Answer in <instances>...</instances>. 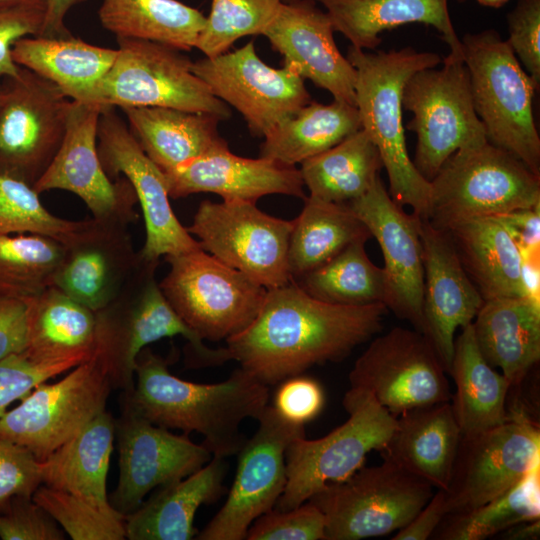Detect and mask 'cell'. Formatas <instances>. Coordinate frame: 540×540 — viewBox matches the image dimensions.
<instances>
[{"mask_svg":"<svg viewBox=\"0 0 540 540\" xmlns=\"http://www.w3.org/2000/svg\"><path fill=\"white\" fill-rule=\"evenodd\" d=\"M300 164L309 196L339 204L366 193L383 167L377 147L363 129Z\"/></svg>","mask_w":540,"mask_h":540,"instance_id":"cell-40","label":"cell"},{"mask_svg":"<svg viewBox=\"0 0 540 540\" xmlns=\"http://www.w3.org/2000/svg\"><path fill=\"white\" fill-rule=\"evenodd\" d=\"M71 99L53 83L20 67L0 94V173L33 187L62 143Z\"/></svg>","mask_w":540,"mask_h":540,"instance_id":"cell-14","label":"cell"},{"mask_svg":"<svg viewBox=\"0 0 540 540\" xmlns=\"http://www.w3.org/2000/svg\"><path fill=\"white\" fill-rule=\"evenodd\" d=\"M2 540H63L64 531L32 497L17 496L0 508Z\"/></svg>","mask_w":540,"mask_h":540,"instance_id":"cell-50","label":"cell"},{"mask_svg":"<svg viewBox=\"0 0 540 540\" xmlns=\"http://www.w3.org/2000/svg\"><path fill=\"white\" fill-rule=\"evenodd\" d=\"M119 452V480L108 495L113 508L127 515L136 510L154 488L183 479L212 458L188 434H174L122 406L115 420Z\"/></svg>","mask_w":540,"mask_h":540,"instance_id":"cell-21","label":"cell"},{"mask_svg":"<svg viewBox=\"0 0 540 540\" xmlns=\"http://www.w3.org/2000/svg\"><path fill=\"white\" fill-rule=\"evenodd\" d=\"M114 439L115 419L104 410L41 461L42 484L104 511H117L109 502L106 485Z\"/></svg>","mask_w":540,"mask_h":540,"instance_id":"cell-33","label":"cell"},{"mask_svg":"<svg viewBox=\"0 0 540 540\" xmlns=\"http://www.w3.org/2000/svg\"><path fill=\"white\" fill-rule=\"evenodd\" d=\"M41 484V461L28 448L0 436V508L14 497H32Z\"/></svg>","mask_w":540,"mask_h":540,"instance_id":"cell-51","label":"cell"},{"mask_svg":"<svg viewBox=\"0 0 540 540\" xmlns=\"http://www.w3.org/2000/svg\"><path fill=\"white\" fill-rule=\"evenodd\" d=\"M433 488L384 459L326 485L308 501L325 517V540H360L403 528L430 500Z\"/></svg>","mask_w":540,"mask_h":540,"instance_id":"cell-9","label":"cell"},{"mask_svg":"<svg viewBox=\"0 0 540 540\" xmlns=\"http://www.w3.org/2000/svg\"><path fill=\"white\" fill-rule=\"evenodd\" d=\"M170 198L210 192L223 200L256 202L269 194L305 199L300 170L275 160L237 156L228 147L213 150L164 173Z\"/></svg>","mask_w":540,"mask_h":540,"instance_id":"cell-26","label":"cell"},{"mask_svg":"<svg viewBox=\"0 0 540 540\" xmlns=\"http://www.w3.org/2000/svg\"><path fill=\"white\" fill-rule=\"evenodd\" d=\"M324 390L315 379L299 374L280 382L273 407L285 419L305 425L322 411Z\"/></svg>","mask_w":540,"mask_h":540,"instance_id":"cell-53","label":"cell"},{"mask_svg":"<svg viewBox=\"0 0 540 540\" xmlns=\"http://www.w3.org/2000/svg\"><path fill=\"white\" fill-rule=\"evenodd\" d=\"M366 225L384 258L382 303L415 330L423 329L424 266L419 216L393 201L380 176L370 189L345 203Z\"/></svg>","mask_w":540,"mask_h":540,"instance_id":"cell-22","label":"cell"},{"mask_svg":"<svg viewBox=\"0 0 540 540\" xmlns=\"http://www.w3.org/2000/svg\"><path fill=\"white\" fill-rule=\"evenodd\" d=\"M44 17L45 0L0 2V79L18 75L12 48L21 38L39 35Z\"/></svg>","mask_w":540,"mask_h":540,"instance_id":"cell-49","label":"cell"},{"mask_svg":"<svg viewBox=\"0 0 540 540\" xmlns=\"http://www.w3.org/2000/svg\"><path fill=\"white\" fill-rule=\"evenodd\" d=\"M127 224L86 220L68 245L53 286L98 312L125 290L140 263Z\"/></svg>","mask_w":540,"mask_h":540,"instance_id":"cell-24","label":"cell"},{"mask_svg":"<svg viewBox=\"0 0 540 540\" xmlns=\"http://www.w3.org/2000/svg\"><path fill=\"white\" fill-rule=\"evenodd\" d=\"M330 18L334 31L351 46L373 50L382 32L404 24L420 23L437 30L450 56L463 60L461 40L452 23L448 0H314Z\"/></svg>","mask_w":540,"mask_h":540,"instance_id":"cell-31","label":"cell"},{"mask_svg":"<svg viewBox=\"0 0 540 540\" xmlns=\"http://www.w3.org/2000/svg\"><path fill=\"white\" fill-rule=\"evenodd\" d=\"M192 71L215 97L241 113L254 136L264 137L312 101L304 79L285 66H268L252 41L195 61Z\"/></svg>","mask_w":540,"mask_h":540,"instance_id":"cell-18","label":"cell"},{"mask_svg":"<svg viewBox=\"0 0 540 540\" xmlns=\"http://www.w3.org/2000/svg\"><path fill=\"white\" fill-rule=\"evenodd\" d=\"M539 519L516 524L502 532L505 539H535L539 536Z\"/></svg>","mask_w":540,"mask_h":540,"instance_id":"cell-58","label":"cell"},{"mask_svg":"<svg viewBox=\"0 0 540 540\" xmlns=\"http://www.w3.org/2000/svg\"><path fill=\"white\" fill-rule=\"evenodd\" d=\"M382 303L343 306L308 295L295 282L267 290L250 325L226 340L230 359L267 386L314 365L345 359L381 332Z\"/></svg>","mask_w":540,"mask_h":540,"instance_id":"cell-1","label":"cell"},{"mask_svg":"<svg viewBox=\"0 0 540 540\" xmlns=\"http://www.w3.org/2000/svg\"><path fill=\"white\" fill-rule=\"evenodd\" d=\"M446 371L420 331L394 327L371 341L349 373L350 388L370 393L391 415L451 401Z\"/></svg>","mask_w":540,"mask_h":540,"instance_id":"cell-17","label":"cell"},{"mask_svg":"<svg viewBox=\"0 0 540 540\" xmlns=\"http://www.w3.org/2000/svg\"><path fill=\"white\" fill-rule=\"evenodd\" d=\"M372 237L366 225L345 204L311 196L293 220L288 246V269L297 280L328 262L348 245Z\"/></svg>","mask_w":540,"mask_h":540,"instance_id":"cell-38","label":"cell"},{"mask_svg":"<svg viewBox=\"0 0 540 540\" xmlns=\"http://www.w3.org/2000/svg\"><path fill=\"white\" fill-rule=\"evenodd\" d=\"M293 220L261 211L252 201L204 200L186 230L202 250L267 290L291 281L288 246Z\"/></svg>","mask_w":540,"mask_h":540,"instance_id":"cell-13","label":"cell"},{"mask_svg":"<svg viewBox=\"0 0 540 540\" xmlns=\"http://www.w3.org/2000/svg\"><path fill=\"white\" fill-rule=\"evenodd\" d=\"M506 228L520 249L523 258L538 252L540 234V206L515 209L495 216Z\"/></svg>","mask_w":540,"mask_h":540,"instance_id":"cell-55","label":"cell"},{"mask_svg":"<svg viewBox=\"0 0 540 540\" xmlns=\"http://www.w3.org/2000/svg\"><path fill=\"white\" fill-rule=\"evenodd\" d=\"M82 362L79 359L41 361L30 357L25 351L0 360V417L12 402L23 399L37 385Z\"/></svg>","mask_w":540,"mask_h":540,"instance_id":"cell-47","label":"cell"},{"mask_svg":"<svg viewBox=\"0 0 540 540\" xmlns=\"http://www.w3.org/2000/svg\"><path fill=\"white\" fill-rule=\"evenodd\" d=\"M116 58L85 103L102 107L159 106L224 120L231 110L192 71L180 50L158 42L116 38Z\"/></svg>","mask_w":540,"mask_h":540,"instance_id":"cell-8","label":"cell"},{"mask_svg":"<svg viewBox=\"0 0 540 540\" xmlns=\"http://www.w3.org/2000/svg\"><path fill=\"white\" fill-rule=\"evenodd\" d=\"M255 434L236 454L237 468L223 506L197 533L198 540H243L252 523L274 509L286 481L285 453L305 425L282 417L267 405Z\"/></svg>","mask_w":540,"mask_h":540,"instance_id":"cell-16","label":"cell"},{"mask_svg":"<svg viewBox=\"0 0 540 540\" xmlns=\"http://www.w3.org/2000/svg\"><path fill=\"white\" fill-rule=\"evenodd\" d=\"M509 0H476V2L484 7L500 8L504 6Z\"/></svg>","mask_w":540,"mask_h":540,"instance_id":"cell-59","label":"cell"},{"mask_svg":"<svg viewBox=\"0 0 540 540\" xmlns=\"http://www.w3.org/2000/svg\"><path fill=\"white\" fill-rule=\"evenodd\" d=\"M460 40L486 140L540 176V137L532 106L540 89L496 30L467 33Z\"/></svg>","mask_w":540,"mask_h":540,"instance_id":"cell-5","label":"cell"},{"mask_svg":"<svg viewBox=\"0 0 540 540\" xmlns=\"http://www.w3.org/2000/svg\"><path fill=\"white\" fill-rule=\"evenodd\" d=\"M140 258L123 293L96 312L94 353L102 361L112 387L124 395L134 387L140 351L165 337L182 336L187 340V361L191 367H215L231 360L226 347L206 346L170 305L155 279L159 261Z\"/></svg>","mask_w":540,"mask_h":540,"instance_id":"cell-4","label":"cell"},{"mask_svg":"<svg viewBox=\"0 0 540 540\" xmlns=\"http://www.w3.org/2000/svg\"><path fill=\"white\" fill-rule=\"evenodd\" d=\"M342 404L348 419L324 437L294 439L285 453L287 481L274 509L290 510L326 485L342 481L362 467L372 450L381 451L397 419L367 391L350 388Z\"/></svg>","mask_w":540,"mask_h":540,"instance_id":"cell-7","label":"cell"},{"mask_svg":"<svg viewBox=\"0 0 540 540\" xmlns=\"http://www.w3.org/2000/svg\"><path fill=\"white\" fill-rule=\"evenodd\" d=\"M65 245L37 234H0V295L28 299L53 286Z\"/></svg>","mask_w":540,"mask_h":540,"instance_id":"cell-43","label":"cell"},{"mask_svg":"<svg viewBox=\"0 0 540 540\" xmlns=\"http://www.w3.org/2000/svg\"><path fill=\"white\" fill-rule=\"evenodd\" d=\"M424 266L423 329L449 373L458 328L472 324L484 299L465 272L444 229L419 216Z\"/></svg>","mask_w":540,"mask_h":540,"instance_id":"cell-23","label":"cell"},{"mask_svg":"<svg viewBox=\"0 0 540 540\" xmlns=\"http://www.w3.org/2000/svg\"><path fill=\"white\" fill-rule=\"evenodd\" d=\"M73 540L126 539L125 516L104 511L71 493L40 485L32 496Z\"/></svg>","mask_w":540,"mask_h":540,"instance_id":"cell-46","label":"cell"},{"mask_svg":"<svg viewBox=\"0 0 540 540\" xmlns=\"http://www.w3.org/2000/svg\"><path fill=\"white\" fill-rule=\"evenodd\" d=\"M85 223L53 215L31 185L0 173V234H37L68 245Z\"/></svg>","mask_w":540,"mask_h":540,"instance_id":"cell-44","label":"cell"},{"mask_svg":"<svg viewBox=\"0 0 540 540\" xmlns=\"http://www.w3.org/2000/svg\"><path fill=\"white\" fill-rule=\"evenodd\" d=\"M105 108L70 101L60 148L33 188L38 194L55 189L72 192L85 202L94 219L128 225L137 219L135 192L125 178H109L97 149L99 118Z\"/></svg>","mask_w":540,"mask_h":540,"instance_id":"cell-20","label":"cell"},{"mask_svg":"<svg viewBox=\"0 0 540 540\" xmlns=\"http://www.w3.org/2000/svg\"><path fill=\"white\" fill-rule=\"evenodd\" d=\"M87 0H45V17L40 36H68L65 17L72 7Z\"/></svg>","mask_w":540,"mask_h":540,"instance_id":"cell-57","label":"cell"},{"mask_svg":"<svg viewBox=\"0 0 540 540\" xmlns=\"http://www.w3.org/2000/svg\"><path fill=\"white\" fill-rule=\"evenodd\" d=\"M442 62L415 72L402 93L403 109L413 114L405 129L417 137L412 161L428 181L454 152L487 141L464 61L448 55Z\"/></svg>","mask_w":540,"mask_h":540,"instance_id":"cell-11","label":"cell"},{"mask_svg":"<svg viewBox=\"0 0 540 540\" xmlns=\"http://www.w3.org/2000/svg\"><path fill=\"white\" fill-rule=\"evenodd\" d=\"M396 419L380 451L383 459L446 490L462 436L450 401L415 407Z\"/></svg>","mask_w":540,"mask_h":540,"instance_id":"cell-27","label":"cell"},{"mask_svg":"<svg viewBox=\"0 0 540 540\" xmlns=\"http://www.w3.org/2000/svg\"><path fill=\"white\" fill-rule=\"evenodd\" d=\"M112 384L94 353L55 383L42 382L0 417V436L40 461L106 410Z\"/></svg>","mask_w":540,"mask_h":540,"instance_id":"cell-12","label":"cell"},{"mask_svg":"<svg viewBox=\"0 0 540 540\" xmlns=\"http://www.w3.org/2000/svg\"><path fill=\"white\" fill-rule=\"evenodd\" d=\"M505 40L540 89V0H517Z\"/></svg>","mask_w":540,"mask_h":540,"instance_id":"cell-52","label":"cell"},{"mask_svg":"<svg viewBox=\"0 0 540 540\" xmlns=\"http://www.w3.org/2000/svg\"><path fill=\"white\" fill-rule=\"evenodd\" d=\"M448 513L445 490L437 489L413 519L396 531L392 540H427Z\"/></svg>","mask_w":540,"mask_h":540,"instance_id":"cell-56","label":"cell"},{"mask_svg":"<svg viewBox=\"0 0 540 540\" xmlns=\"http://www.w3.org/2000/svg\"><path fill=\"white\" fill-rule=\"evenodd\" d=\"M145 154L164 172L228 147L219 135L217 116L170 107L120 108Z\"/></svg>","mask_w":540,"mask_h":540,"instance_id":"cell-32","label":"cell"},{"mask_svg":"<svg viewBox=\"0 0 540 540\" xmlns=\"http://www.w3.org/2000/svg\"><path fill=\"white\" fill-rule=\"evenodd\" d=\"M430 186L428 219L437 228L540 206V176L488 141L454 152Z\"/></svg>","mask_w":540,"mask_h":540,"instance_id":"cell-6","label":"cell"},{"mask_svg":"<svg viewBox=\"0 0 540 540\" xmlns=\"http://www.w3.org/2000/svg\"><path fill=\"white\" fill-rule=\"evenodd\" d=\"M245 539L325 540V517L309 501L290 510L272 509L252 523Z\"/></svg>","mask_w":540,"mask_h":540,"instance_id":"cell-48","label":"cell"},{"mask_svg":"<svg viewBox=\"0 0 540 540\" xmlns=\"http://www.w3.org/2000/svg\"><path fill=\"white\" fill-rule=\"evenodd\" d=\"M97 149L109 178L114 180L122 174L140 203L146 230L145 243L139 252L143 259L159 261L161 256L202 249L172 210L164 172L145 154L116 114L115 107H106L101 112Z\"/></svg>","mask_w":540,"mask_h":540,"instance_id":"cell-19","label":"cell"},{"mask_svg":"<svg viewBox=\"0 0 540 540\" xmlns=\"http://www.w3.org/2000/svg\"><path fill=\"white\" fill-rule=\"evenodd\" d=\"M16 1H30V0H0V2H16Z\"/></svg>","mask_w":540,"mask_h":540,"instance_id":"cell-60","label":"cell"},{"mask_svg":"<svg viewBox=\"0 0 540 540\" xmlns=\"http://www.w3.org/2000/svg\"><path fill=\"white\" fill-rule=\"evenodd\" d=\"M457 1H458L459 3H464V2H466V1H468V0H457Z\"/></svg>","mask_w":540,"mask_h":540,"instance_id":"cell-62","label":"cell"},{"mask_svg":"<svg viewBox=\"0 0 540 540\" xmlns=\"http://www.w3.org/2000/svg\"><path fill=\"white\" fill-rule=\"evenodd\" d=\"M356 71L355 106L361 129L377 147L389 180V194L399 206L429 216L430 181L416 169L406 145L402 93L417 71L442 62L433 52L411 47L376 53L350 46L346 57Z\"/></svg>","mask_w":540,"mask_h":540,"instance_id":"cell-3","label":"cell"},{"mask_svg":"<svg viewBox=\"0 0 540 540\" xmlns=\"http://www.w3.org/2000/svg\"><path fill=\"white\" fill-rule=\"evenodd\" d=\"M282 3H291V2H295V1H298V0H280Z\"/></svg>","mask_w":540,"mask_h":540,"instance_id":"cell-61","label":"cell"},{"mask_svg":"<svg viewBox=\"0 0 540 540\" xmlns=\"http://www.w3.org/2000/svg\"><path fill=\"white\" fill-rule=\"evenodd\" d=\"M0 94H1V82H0Z\"/></svg>","mask_w":540,"mask_h":540,"instance_id":"cell-63","label":"cell"},{"mask_svg":"<svg viewBox=\"0 0 540 540\" xmlns=\"http://www.w3.org/2000/svg\"><path fill=\"white\" fill-rule=\"evenodd\" d=\"M225 458L212 456L194 473L163 485L125 516L126 539L190 540L197 535L195 515L200 506L216 502L226 492Z\"/></svg>","mask_w":540,"mask_h":540,"instance_id":"cell-30","label":"cell"},{"mask_svg":"<svg viewBox=\"0 0 540 540\" xmlns=\"http://www.w3.org/2000/svg\"><path fill=\"white\" fill-rule=\"evenodd\" d=\"M117 49L92 45L72 34L27 36L12 48L14 62L56 85L71 100L85 103L111 68Z\"/></svg>","mask_w":540,"mask_h":540,"instance_id":"cell-34","label":"cell"},{"mask_svg":"<svg viewBox=\"0 0 540 540\" xmlns=\"http://www.w3.org/2000/svg\"><path fill=\"white\" fill-rule=\"evenodd\" d=\"M485 361L499 368L511 388L540 360L539 299L532 296L485 300L472 322Z\"/></svg>","mask_w":540,"mask_h":540,"instance_id":"cell-28","label":"cell"},{"mask_svg":"<svg viewBox=\"0 0 540 540\" xmlns=\"http://www.w3.org/2000/svg\"><path fill=\"white\" fill-rule=\"evenodd\" d=\"M329 16L314 0L281 3L263 32L284 59V66L355 106L356 71L335 43Z\"/></svg>","mask_w":540,"mask_h":540,"instance_id":"cell-25","label":"cell"},{"mask_svg":"<svg viewBox=\"0 0 540 540\" xmlns=\"http://www.w3.org/2000/svg\"><path fill=\"white\" fill-rule=\"evenodd\" d=\"M97 313L50 286L28 299L25 352L41 361L87 360L94 351Z\"/></svg>","mask_w":540,"mask_h":540,"instance_id":"cell-36","label":"cell"},{"mask_svg":"<svg viewBox=\"0 0 540 540\" xmlns=\"http://www.w3.org/2000/svg\"><path fill=\"white\" fill-rule=\"evenodd\" d=\"M102 26L116 38L158 42L180 51L195 48L206 16L178 0H103Z\"/></svg>","mask_w":540,"mask_h":540,"instance_id":"cell-39","label":"cell"},{"mask_svg":"<svg viewBox=\"0 0 540 540\" xmlns=\"http://www.w3.org/2000/svg\"><path fill=\"white\" fill-rule=\"evenodd\" d=\"M508 411L504 423L461 436L445 490L448 513L465 512L492 501L539 466L538 424L521 408Z\"/></svg>","mask_w":540,"mask_h":540,"instance_id":"cell-15","label":"cell"},{"mask_svg":"<svg viewBox=\"0 0 540 540\" xmlns=\"http://www.w3.org/2000/svg\"><path fill=\"white\" fill-rule=\"evenodd\" d=\"M365 243L348 245L328 262L293 282L311 297L330 304L365 306L382 302L384 271L370 260Z\"/></svg>","mask_w":540,"mask_h":540,"instance_id":"cell-41","label":"cell"},{"mask_svg":"<svg viewBox=\"0 0 540 540\" xmlns=\"http://www.w3.org/2000/svg\"><path fill=\"white\" fill-rule=\"evenodd\" d=\"M159 286L181 319L202 339L227 340L257 316L267 289L202 249L165 256Z\"/></svg>","mask_w":540,"mask_h":540,"instance_id":"cell-10","label":"cell"},{"mask_svg":"<svg viewBox=\"0 0 540 540\" xmlns=\"http://www.w3.org/2000/svg\"><path fill=\"white\" fill-rule=\"evenodd\" d=\"M440 229L449 234L465 272L484 301L532 296L522 253L495 216L469 217Z\"/></svg>","mask_w":540,"mask_h":540,"instance_id":"cell-29","label":"cell"},{"mask_svg":"<svg viewBox=\"0 0 540 540\" xmlns=\"http://www.w3.org/2000/svg\"><path fill=\"white\" fill-rule=\"evenodd\" d=\"M281 3L280 0H211L195 48L205 57H215L227 52L242 37L262 35Z\"/></svg>","mask_w":540,"mask_h":540,"instance_id":"cell-45","label":"cell"},{"mask_svg":"<svg viewBox=\"0 0 540 540\" xmlns=\"http://www.w3.org/2000/svg\"><path fill=\"white\" fill-rule=\"evenodd\" d=\"M456 391L451 406L462 436L494 428L509 418V381L490 366L476 345L472 324L455 339L449 373Z\"/></svg>","mask_w":540,"mask_h":540,"instance_id":"cell-35","label":"cell"},{"mask_svg":"<svg viewBox=\"0 0 540 540\" xmlns=\"http://www.w3.org/2000/svg\"><path fill=\"white\" fill-rule=\"evenodd\" d=\"M361 129L357 107L340 100L309 102L264 136L261 157L295 166Z\"/></svg>","mask_w":540,"mask_h":540,"instance_id":"cell-37","label":"cell"},{"mask_svg":"<svg viewBox=\"0 0 540 540\" xmlns=\"http://www.w3.org/2000/svg\"><path fill=\"white\" fill-rule=\"evenodd\" d=\"M540 515V465L533 468L515 486L472 510L448 513L432 539L483 540Z\"/></svg>","mask_w":540,"mask_h":540,"instance_id":"cell-42","label":"cell"},{"mask_svg":"<svg viewBox=\"0 0 540 540\" xmlns=\"http://www.w3.org/2000/svg\"><path fill=\"white\" fill-rule=\"evenodd\" d=\"M168 367L169 359L143 348L136 359L134 387L122 394V406L154 425L199 433L212 456H236L247 440L240 426L261 416L269 386L241 367L211 384L180 379Z\"/></svg>","mask_w":540,"mask_h":540,"instance_id":"cell-2","label":"cell"},{"mask_svg":"<svg viewBox=\"0 0 540 540\" xmlns=\"http://www.w3.org/2000/svg\"><path fill=\"white\" fill-rule=\"evenodd\" d=\"M28 299L0 295V360L26 348Z\"/></svg>","mask_w":540,"mask_h":540,"instance_id":"cell-54","label":"cell"}]
</instances>
